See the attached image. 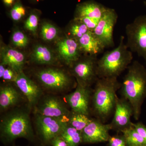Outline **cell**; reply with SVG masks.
Masks as SVG:
<instances>
[{"label": "cell", "mask_w": 146, "mask_h": 146, "mask_svg": "<svg viewBox=\"0 0 146 146\" xmlns=\"http://www.w3.org/2000/svg\"><path fill=\"white\" fill-rule=\"evenodd\" d=\"M112 129L110 123L106 124L98 119L92 121L81 131L82 143L93 144L108 141L109 131Z\"/></svg>", "instance_id": "obj_15"}, {"label": "cell", "mask_w": 146, "mask_h": 146, "mask_svg": "<svg viewBox=\"0 0 146 146\" xmlns=\"http://www.w3.org/2000/svg\"><path fill=\"white\" fill-rule=\"evenodd\" d=\"M93 90L90 86L77 83L75 91L63 95V98L71 111L89 116Z\"/></svg>", "instance_id": "obj_10"}, {"label": "cell", "mask_w": 146, "mask_h": 146, "mask_svg": "<svg viewBox=\"0 0 146 146\" xmlns=\"http://www.w3.org/2000/svg\"><path fill=\"white\" fill-rule=\"evenodd\" d=\"M89 31L85 24L75 19H74L68 29L69 36L77 41Z\"/></svg>", "instance_id": "obj_24"}, {"label": "cell", "mask_w": 146, "mask_h": 146, "mask_svg": "<svg viewBox=\"0 0 146 146\" xmlns=\"http://www.w3.org/2000/svg\"><path fill=\"white\" fill-rule=\"evenodd\" d=\"M108 141L109 146H127L123 136H110Z\"/></svg>", "instance_id": "obj_30"}, {"label": "cell", "mask_w": 146, "mask_h": 146, "mask_svg": "<svg viewBox=\"0 0 146 146\" xmlns=\"http://www.w3.org/2000/svg\"><path fill=\"white\" fill-rule=\"evenodd\" d=\"M27 103L25 98L14 84L7 82L0 86L1 114Z\"/></svg>", "instance_id": "obj_14"}, {"label": "cell", "mask_w": 146, "mask_h": 146, "mask_svg": "<svg viewBox=\"0 0 146 146\" xmlns=\"http://www.w3.org/2000/svg\"><path fill=\"white\" fill-rule=\"evenodd\" d=\"M130 1H133V0H130Z\"/></svg>", "instance_id": "obj_36"}, {"label": "cell", "mask_w": 146, "mask_h": 146, "mask_svg": "<svg viewBox=\"0 0 146 146\" xmlns=\"http://www.w3.org/2000/svg\"><path fill=\"white\" fill-rule=\"evenodd\" d=\"M34 123L39 136L45 143H51L60 136L68 123L58 118L34 113Z\"/></svg>", "instance_id": "obj_9"}, {"label": "cell", "mask_w": 146, "mask_h": 146, "mask_svg": "<svg viewBox=\"0 0 146 146\" xmlns=\"http://www.w3.org/2000/svg\"><path fill=\"white\" fill-rule=\"evenodd\" d=\"M39 23V16L35 13H31L25 21V27L33 34L36 33Z\"/></svg>", "instance_id": "obj_28"}, {"label": "cell", "mask_w": 146, "mask_h": 146, "mask_svg": "<svg viewBox=\"0 0 146 146\" xmlns=\"http://www.w3.org/2000/svg\"><path fill=\"white\" fill-rule=\"evenodd\" d=\"M121 86L116 77L98 78L96 82L91 98L92 108L96 117L103 123L114 112L116 93Z\"/></svg>", "instance_id": "obj_3"}, {"label": "cell", "mask_w": 146, "mask_h": 146, "mask_svg": "<svg viewBox=\"0 0 146 146\" xmlns=\"http://www.w3.org/2000/svg\"><path fill=\"white\" fill-rule=\"evenodd\" d=\"M60 136L65 140L68 146H78L82 143L81 132L68 123Z\"/></svg>", "instance_id": "obj_21"}, {"label": "cell", "mask_w": 146, "mask_h": 146, "mask_svg": "<svg viewBox=\"0 0 146 146\" xmlns=\"http://www.w3.org/2000/svg\"><path fill=\"white\" fill-rule=\"evenodd\" d=\"M98 60L96 56L84 55L70 67L71 74L76 79L77 83L90 87L96 83L99 78L97 74Z\"/></svg>", "instance_id": "obj_8"}, {"label": "cell", "mask_w": 146, "mask_h": 146, "mask_svg": "<svg viewBox=\"0 0 146 146\" xmlns=\"http://www.w3.org/2000/svg\"><path fill=\"white\" fill-rule=\"evenodd\" d=\"M132 115L133 109L129 102L123 97L121 98L117 97L114 117L110 123L112 129L122 132L132 126L133 123L131 118Z\"/></svg>", "instance_id": "obj_13"}, {"label": "cell", "mask_w": 146, "mask_h": 146, "mask_svg": "<svg viewBox=\"0 0 146 146\" xmlns=\"http://www.w3.org/2000/svg\"><path fill=\"white\" fill-rule=\"evenodd\" d=\"M107 8L93 1L81 3L77 6L74 18H89L100 20Z\"/></svg>", "instance_id": "obj_19"}, {"label": "cell", "mask_w": 146, "mask_h": 146, "mask_svg": "<svg viewBox=\"0 0 146 146\" xmlns=\"http://www.w3.org/2000/svg\"><path fill=\"white\" fill-rule=\"evenodd\" d=\"M132 126L146 141V126L141 122L132 123Z\"/></svg>", "instance_id": "obj_31"}, {"label": "cell", "mask_w": 146, "mask_h": 146, "mask_svg": "<svg viewBox=\"0 0 146 146\" xmlns=\"http://www.w3.org/2000/svg\"><path fill=\"white\" fill-rule=\"evenodd\" d=\"M25 98L32 110L44 94V91L37 82L28 77L23 71L18 74L13 82Z\"/></svg>", "instance_id": "obj_12"}, {"label": "cell", "mask_w": 146, "mask_h": 146, "mask_svg": "<svg viewBox=\"0 0 146 146\" xmlns=\"http://www.w3.org/2000/svg\"><path fill=\"white\" fill-rule=\"evenodd\" d=\"M35 76L37 83L46 94L65 95L77 85L70 73L58 68L42 69L36 72Z\"/></svg>", "instance_id": "obj_5"}, {"label": "cell", "mask_w": 146, "mask_h": 146, "mask_svg": "<svg viewBox=\"0 0 146 146\" xmlns=\"http://www.w3.org/2000/svg\"><path fill=\"white\" fill-rule=\"evenodd\" d=\"M31 57L33 62L41 65H52L56 61L52 51L42 45H37L35 47Z\"/></svg>", "instance_id": "obj_20"}, {"label": "cell", "mask_w": 146, "mask_h": 146, "mask_svg": "<svg viewBox=\"0 0 146 146\" xmlns=\"http://www.w3.org/2000/svg\"><path fill=\"white\" fill-rule=\"evenodd\" d=\"M127 146H145L146 141L133 126L122 131Z\"/></svg>", "instance_id": "obj_22"}, {"label": "cell", "mask_w": 146, "mask_h": 146, "mask_svg": "<svg viewBox=\"0 0 146 146\" xmlns=\"http://www.w3.org/2000/svg\"><path fill=\"white\" fill-rule=\"evenodd\" d=\"M32 110L28 103H25L3 113L0 119V132L3 141L10 143L18 138H34L30 117Z\"/></svg>", "instance_id": "obj_1"}, {"label": "cell", "mask_w": 146, "mask_h": 146, "mask_svg": "<svg viewBox=\"0 0 146 146\" xmlns=\"http://www.w3.org/2000/svg\"><path fill=\"white\" fill-rule=\"evenodd\" d=\"M63 97L45 94L33 109V113L60 119L68 122L71 110Z\"/></svg>", "instance_id": "obj_7"}, {"label": "cell", "mask_w": 146, "mask_h": 146, "mask_svg": "<svg viewBox=\"0 0 146 146\" xmlns=\"http://www.w3.org/2000/svg\"><path fill=\"white\" fill-rule=\"evenodd\" d=\"M58 33V29L52 24L46 23L42 25L41 36L45 41L50 42L54 40L57 37Z\"/></svg>", "instance_id": "obj_25"}, {"label": "cell", "mask_w": 146, "mask_h": 146, "mask_svg": "<svg viewBox=\"0 0 146 146\" xmlns=\"http://www.w3.org/2000/svg\"><path fill=\"white\" fill-rule=\"evenodd\" d=\"M82 53L98 56L106 48L93 31H88L78 40Z\"/></svg>", "instance_id": "obj_18"}, {"label": "cell", "mask_w": 146, "mask_h": 146, "mask_svg": "<svg viewBox=\"0 0 146 146\" xmlns=\"http://www.w3.org/2000/svg\"><path fill=\"white\" fill-rule=\"evenodd\" d=\"M92 120V119L89 118V116L71 111L67 123L77 130L81 132Z\"/></svg>", "instance_id": "obj_23"}, {"label": "cell", "mask_w": 146, "mask_h": 146, "mask_svg": "<svg viewBox=\"0 0 146 146\" xmlns=\"http://www.w3.org/2000/svg\"><path fill=\"white\" fill-rule=\"evenodd\" d=\"M15 0H3V2L6 6L10 7L12 5Z\"/></svg>", "instance_id": "obj_34"}, {"label": "cell", "mask_w": 146, "mask_h": 146, "mask_svg": "<svg viewBox=\"0 0 146 146\" xmlns=\"http://www.w3.org/2000/svg\"><path fill=\"white\" fill-rule=\"evenodd\" d=\"M121 89L123 98L131 105L133 117L138 120L146 98V68L137 60L133 61L128 67Z\"/></svg>", "instance_id": "obj_2"}, {"label": "cell", "mask_w": 146, "mask_h": 146, "mask_svg": "<svg viewBox=\"0 0 146 146\" xmlns=\"http://www.w3.org/2000/svg\"><path fill=\"white\" fill-rule=\"evenodd\" d=\"M25 14V9L20 2L16 3L10 11L11 17L15 21H20Z\"/></svg>", "instance_id": "obj_27"}, {"label": "cell", "mask_w": 146, "mask_h": 146, "mask_svg": "<svg viewBox=\"0 0 146 146\" xmlns=\"http://www.w3.org/2000/svg\"><path fill=\"white\" fill-rule=\"evenodd\" d=\"M50 143L53 146H68L65 140L60 136L53 139Z\"/></svg>", "instance_id": "obj_32"}, {"label": "cell", "mask_w": 146, "mask_h": 146, "mask_svg": "<svg viewBox=\"0 0 146 146\" xmlns=\"http://www.w3.org/2000/svg\"><path fill=\"white\" fill-rule=\"evenodd\" d=\"M1 63L12 68L19 73L23 71L25 57L23 53L9 47H3L1 49Z\"/></svg>", "instance_id": "obj_17"}, {"label": "cell", "mask_w": 146, "mask_h": 146, "mask_svg": "<svg viewBox=\"0 0 146 146\" xmlns=\"http://www.w3.org/2000/svg\"><path fill=\"white\" fill-rule=\"evenodd\" d=\"M118 18L115 9L108 8L93 31L106 48L115 46L113 32Z\"/></svg>", "instance_id": "obj_11"}, {"label": "cell", "mask_w": 146, "mask_h": 146, "mask_svg": "<svg viewBox=\"0 0 146 146\" xmlns=\"http://www.w3.org/2000/svg\"><path fill=\"white\" fill-rule=\"evenodd\" d=\"M56 47L59 58L70 67L78 60L82 54L77 40L69 36L59 40Z\"/></svg>", "instance_id": "obj_16"}, {"label": "cell", "mask_w": 146, "mask_h": 146, "mask_svg": "<svg viewBox=\"0 0 146 146\" xmlns=\"http://www.w3.org/2000/svg\"><path fill=\"white\" fill-rule=\"evenodd\" d=\"M125 32L129 49L143 58L146 64V15L138 16L127 24Z\"/></svg>", "instance_id": "obj_6"}, {"label": "cell", "mask_w": 146, "mask_h": 146, "mask_svg": "<svg viewBox=\"0 0 146 146\" xmlns=\"http://www.w3.org/2000/svg\"><path fill=\"white\" fill-rule=\"evenodd\" d=\"M125 37L121 36L117 46L105 53L98 60L97 74L99 78H118L132 63V52L124 42Z\"/></svg>", "instance_id": "obj_4"}, {"label": "cell", "mask_w": 146, "mask_h": 146, "mask_svg": "<svg viewBox=\"0 0 146 146\" xmlns=\"http://www.w3.org/2000/svg\"><path fill=\"white\" fill-rule=\"evenodd\" d=\"M7 66L3 64L2 63H1L0 64V78H2L5 72L6 69L7 68Z\"/></svg>", "instance_id": "obj_33"}, {"label": "cell", "mask_w": 146, "mask_h": 146, "mask_svg": "<svg viewBox=\"0 0 146 146\" xmlns=\"http://www.w3.org/2000/svg\"></svg>", "instance_id": "obj_37"}, {"label": "cell", "mask_w": 146, "mask_h": 146, "mask_svg": "<svg viewBox=\"0 0 146 146\" xmlns=\"http://www.w3.org/2000/svg\"><path fill=\"white\" fill-rule=\"evenodd\" d=\"M11 41L14 46L18 48H25L29 44V39L23 32L17 30L13 32Z\"/></svg>", "instance_id": "obj_26"}, {"label": "cell", "mask_w": 146, "mask_h": 146, "mask_svg": "<svg viewBox=\"0 0 146 146\" xmlns=\"http://www.w3.org/2000/svg\"><path fill=\"white\" fill-rule=\"evenodd\" d=\"M18 73L10 67L7 66L6 69L2 79L7 82H14Z\"/></svg>", "instance_id": "obj_29"}, {"label": "cell", "mask_w": 146, "mask_h": 146, "mask_svg": "<svg viewBox=\"0 0 146 146\" xmlns=\"http://www.w3.org/2000/svg\"><path fill=\"white\" fill-rule=\"evenodd\" d=\"M144 5H145V6L146 7V1H145L144 2Z\"/></svg>", "instance_id": "obj_35"}]
</instances>
